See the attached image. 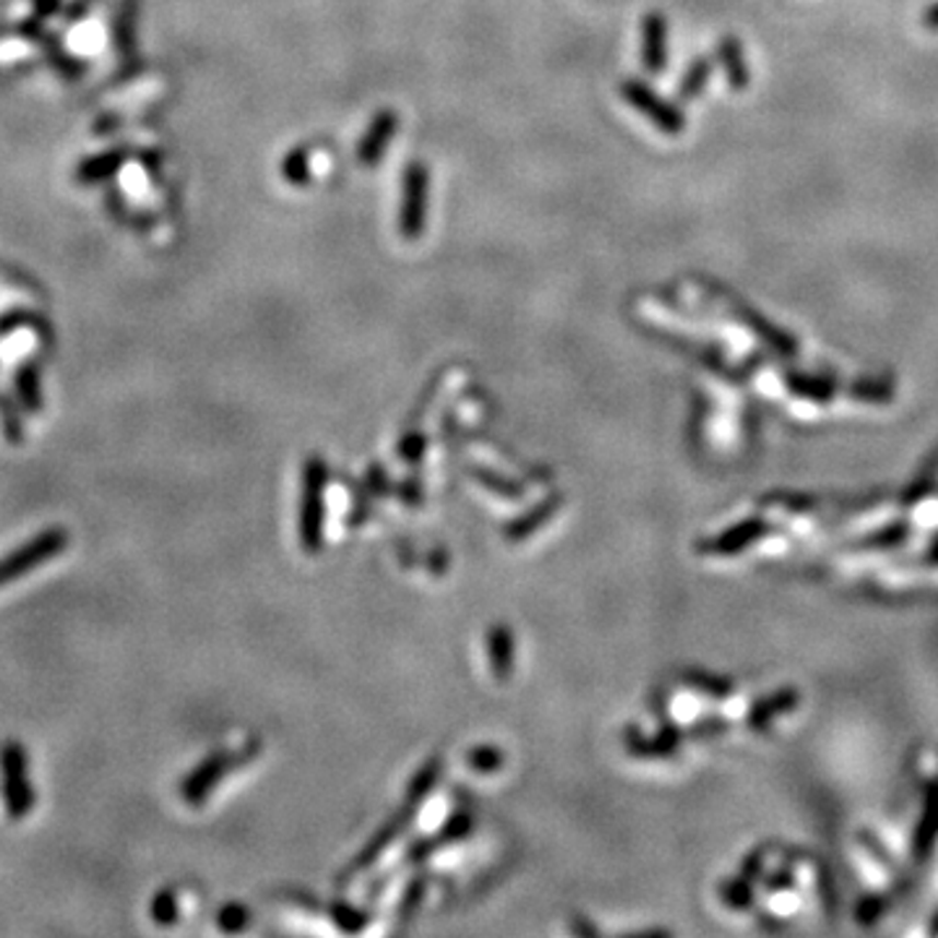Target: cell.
Returning a JSON list of instances; mask_svg holds the SVG:
<instances>
[{
  "label": "cell",
  "instance_id": "4",
  "mask_svg": "<svg viewBox=\"0 0 938 938\" xmlns=\"http://www.w3.org/2000/svg\"><path fill=\"white\" fill-rule=\"evenodd\" d=\"M0 414H3V433L5 438H9L11 446H22L24 436H26V427L22 414H19V407L11 402L5 394H0Z\"/></svg>",
  "mask_w": 938,
  "mask_h": 938
},
{
  "label": "cell",
  "instance_id": "8",
  "mask_svg": "<svg viewBox=\"0 0 938 938\" xmlns=\"http://www.w3.org/2000/svg\"><path fill=\"white\" fill-rule=\"evenodd\" d=\"M923 24H926V30L938 32V3H934V5H930V9L926 11V16H923Z\"/></svg>",
  "mask_w": 938,
  "mask_h": 938
},
{
  "label": "cell",
  "instance_id": "1",
  "mask_svg": "<svg viewBox=\"0 0 938 938\" xmlns=\"http://www.w3.org/2000/svg\"><path fill=\"white\" fill-rule=\"evenodd\" d=\"M0 774H3V785H0V795H3L5 813L11 821H22L32 813L34 800V785L30 779V753H26L24 743L19 740H5L0 746Z\"/></svg>",
  "mask_w": 938,
  "mask_h": 938
},
{
  "label": "cell",
  "instance_id": "7",
  "mask_svg": "<svg viewBox=\"0 0 938 938\" xmlns=\"http://www.w3.org/2000/svg\"><path fill=\"white\" fill-rule=\"evenodd\" d=\"M706 73H710V66H706V63H699L696 68H693L691 79H685V92H691V94H693V92L702 90V84H704Z\"/></svg>",
  "mask_w": 938,
  "mask_h": 938
},
{
  "label": "cell",
  "instance_id": "6",
  "mask_svg": "<svg viewBox=\"0 0 938 938\" xmlns=\"http://www.w3.org/2000/svg\"><path fill=\"white\" fill-rule=\"evenodd\" d=\"M152 915L154 921L160 923V926H169V923H175V917H178V905H175V894L173 892H160L154 896L152 902Z\"/></svg>",
  "mask_w": 938,
  "mask_h": 938
},
{
  "label": "cell",
  "instance_id": "5",
  "mask_svg": "<svg viewBox=\"0 0 938 938\" xmlns=\"http://www.w3.org/2000/svg\"><path fill=\"white\" fill-rule=\"evenodd\" d=\"M16 386H19V394H22V402H24L26 410L30 412L43 410V391H39L37 373H34L32 368H22L19 371Z\"/></svg>",
  "mask_w": 938,
  "mask_h": 938
},
{
  "label": "cell",
  "instance_id": "2",
  "mask_svg": "<svg viewBox=\"0 0 938 938\" xmlns=\"http://www.w3.org/2000/svg\"><path fill=\"white\" fill-rule=\"evenodd\" d=\"M68 532L63 527H47L43 532H37L32 540H26L24 546L11 550L9 555L0 559V589L9 587L11 582L22 579V576L32 574L34 568L45 566L47 561H52L56 555L63 553L68 548Z\"/></svg>",
  "mask_w": 938,
  "mask_h": 938
},
{
  "label": "cell",
  "instance_id": "3",
  "mask_svg": "<svg viewBox=\"0 0 938 938\" xmlns=\"http://www.w3.org/2000/svg\"><path fill=\"white\" fill-rule=\"evenodd\" d=\"M719 58H723L732 90H746V86H749V68L743 63V52H740V45L736 39L730 37L723 39V45H719Z\"/></svg>",
  "mask_w": 938,
  "mask_h": 938
}]
</instances>
